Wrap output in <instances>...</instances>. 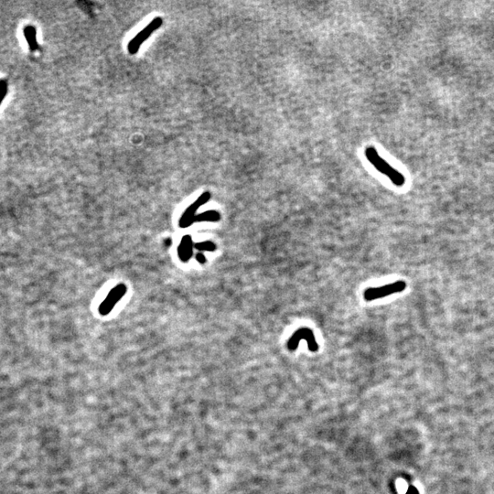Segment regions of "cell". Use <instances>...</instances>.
Returning <instances> with one entry per match:
<instances>
[{
	"label": "cell",
	"mask_w": 494,
	"mask_h": 494,
	"mask_svg": "<svg viewBox=\"0 0 494 494\" xmlns=\"http://www.w3.org/2000/svg\"><path fill=\"white\" fill-rule=\"evenodd\" d=\"M365 157L377 171L387 177L394 185L397 187L404 185L405 178L404 175L388 164L384 158H382L375 147H368L366 148Z\"/></svg>",
	"instance_id": "obj_1"
},
{
	"label": "cell",
	"mask_w": 494,
	"mask_h": 494,
	"mask_svg": "<svg viewBox=\"0 0 494 494\" xmlns=\"http://www.w3.org/2000/svg\"><path fill=\"white\" fill-rule=\"evenodd\" d=\"M406 289V283L404 281H396L394 283L382 285L379 287H369L364 291L363 298L366 301H373L382 298H386L391 295L403 292Z\"/></svg>",
	"instance_id": "obj_2"
},
{
	"label": "cell",
	"mask_w": 494,
	"mask_h": 494,
	"mask_svg": "<svg viewBox=\"0 0 494 494\" xmlns=\"http://www.w3.org/2000/svg\"><path fill=\"white\" fill-rule=\"evenodd\" d=\"M302 340L307 342L308 348L310 352H318L319 346L315 339L313 331L309 328H300L298 331H296L286 342V347L291 352L296 351L300 345V341Z\"/></svg>",
	"instance_id": "obj_3"
},
{
	"label": "cell",
	"mask_w": 494,
	"mask_h": 494,
	"mask_svg": "<svg viewBox=\"0 0 494 494\" xmlns=\"http://www.w3.org/2000/svg\"><path fill=\"white\" fill-rule=\"evenodd\" d=\"M162 23H163V19L161 18H159V17H157V18H155V19H153L152 21L148 24L145 29H142L135 38H132L130 40V43L128 45V51H129V53L131 55L137 54L138 50H139V48L141 46V44L144 42H146L147 38L150 37V35L155 30L159 29L162 26Z\"/></svg>",
	"instance_id": "obj_4"
},
{
	"label": "cell",
	"mask_w": 494,
	"mask_h": 494,
	"mask_svg": "<svg viewBox=\"0 0 494 494\" xmlns=\"http://www.w3.org/2000/svg\"><path fill=\"white\" fill-rule=\"evenodd\" d=\"M211 199V193L209 191H205L200 197L195 200L192 204H190L187 209L185 210L184 214H182L179 225L181 228H188L190 225L194 224V219L196 217L197 211L200 208L202 205L205 204L207 201H209Z\"/></svg>",
	"instance_id": "obj_5"
},
{
	"label": "cell",
	"mask_w": 494,
	"mask_h": 494,
	"mask_svg": "<svg viewBox=\"0 0 494 494\" xmlns=\"http://www.w3.org/2000/svg\"><path fill=\"white\" fill-rule=\"evenodd\" d=\"M127 293V286L125 284H118L111 290L105 300L99 306V313L102 316H106L113 310L114 306L118 303L119 300Z\"/></svg>",
	"instance_id": "obj_6"
},
{
	"label": "cell",
	"mask_w": 494,
	"mask_h": 494,
	"mask_svg": "<svg viewBox=\"0 0 494 494\" xmlns=\"http://www.w3.org/2000/svg\"><path fill=\"white\" fill-rule=\"evenodd\" d=\"M193 242L190 235H185L181 239V243L178 247V256L182 262H188L193 254Z\"/></svg>",
	"instance_id": "obj_7"
},
{
	"label": "cell",
	"mask_w": 494,
	"mask_h": 494,
	"mask_svg": "<svg viewBox=\"0 0 494 494\" xmlns=\"http://www.w3.org/2000/svg\"><path fill=\"white\" fill-rule=\"evenodd\" d=\"M221 220V214L217 211H206L202 214L196 215L194 223H201V222H219Z\"/></svg>",
	"instance_id": "obj_8"
},
{
	"label": "cell",
	"mask_w": 494,
	"mask_h": 494,
	"mask_svg": "<svg viewBox=\"0 0 494 494\" xmlns=\"http://www.w3.org/2000/svg\"><path fill=\"white\" fill-rule=\"evenodd\" d=\"M24 34H25V37L29 43L30 51L35 52L36 50H38V46L37 44V40H36V29L35 28L32 26H28L27 28H25L24 29Z\"/></svg>",
	"instance_id": "obj_9"
},
{
	"label": "cell",
	"mask_w": 494,
	"mask_h": 494,
	"mask_svg": "<svg viewBox=\"0 0 494 494\" xmlns=\"http://www.w3.org/2000/svg\"><path fill=\"white\" fill-rule=\"evenodd\" d=\"M195 249L200 252H214L216 250V244L211 241L197 242L194 244Z\"/></svg>",
	"instance_id": "obj_10"
},
{
	"label": "cell",
	"mask_w": 494,
	"mask_h": 494,
	"mask_svg": "<svg viewBox=\"0 0 494 494\" xmlns=\"http://www.w3.org/2000/svg\"><path fill=\"white\" fill-rule=\"evenodd\" d=\"M7 81H4V80H0V104L2 100L5 98L6 94H7Z\"/></svg>",
	"instance_id": "obj_11"
},
{
	"label": "cell",
	"mask_w": 494,
	"mask_h": 494,
	"mask_svg": "<svg viewBox=\"0 0 494 494\" xmlns=\"http://www.w3.org/2000/svg\"><path fill=\"white\" fill-rule=\"evenodd\" d=\"M196 260L199 262L200 264H205L206 257H204V255L202 253H199V254L196 255Z\"/></svg>",
	"instance_id": "obj_12"
},
{
	"label": "cell",
	"mask_w": 494,
	"mask_h": 494,
	"mask_svg": "<svg viewBox=\"0 0 494 494\" xmlns=\"http://www.w3.org/2000/svg\"><path fill=\"white\" fill-rule=\"evenodd\" d=\"M406 494H418V489L415 487H409V489L406 491Z\"/></svg>",
	"instance_id": "obj_13"
},
{
	"label": "cell",
	"mask_w": 494,
	"mask_h": 494,
	"mask_svg": "<svg viewBox=\"0 0 494 494\" xmlns=\"http://www.w3.org/2000/svg\"><path fill=\"white\" fill-rule=\"evenodd\" d=\"M166 242L167 245H170V244H171V240H170V239H168Z\"/></svg>",
	"instance_id": "obj_14"
}]
</instances>
